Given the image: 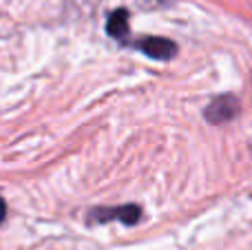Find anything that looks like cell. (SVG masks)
I'll return each mask as SVG.
<instances>
[{
    "mask_svg": "<svg viewBox=\"0 0 252 250\" xmlns=\"http://www.w3.org/2000/svg\"><path fill=\"white\" fill-rule=\"evenodd\" d=\"M109 33L113 35L115 40H120V42H126V38H128V13H126V9H120V11L111 13Z\"/></svg>",
    "mask_w": 252,
    "mask_h": 250,
    "instance_id": "4",
    "label": "cell"
},
{
    "mask_svg": "<svg viewBox=\"0 0 252 250\" xmlns=\"http://www.w3.org/2000/svg\"><path fill=\"white\" fill-rule=\"evenodd\" d=\"M4 215H7V206H4V202H2V197H0V224H2V219H4Z\"/></svg>",
    "mask_w": 252,
    "mask_h": 250,
    "instance_id": "5",
    "label": "cell"
},
{
    "mask_svg": "<svg viewBox=\"0 0 252 250\" xmlns=\"http://www.w3.org/2000/svg\"><path fill=\"white\" fill-rule=\"evenodd\" d=\"M93 219L97 221H109V219H122L124 224H135L139 219V208L137 206H124V208H111V211H93Z\"/></svg>",
    "mask_w": 252,
    "mask_h": 250,
    "instance_id": "3",
    "label": "cell"
},
{
    "mask_svg": "<svg viewBox=\"0 0 252 250\" xmlns=\"http://www.w3.org/2000/svg\"><path fill=\"white\" fill-rule=\"evenodd\" d=\"M237 113H239V100L235 95H221L208 104L206 120H210L213 124H223L235 118Z\"/></svg>",
    "mask_w": 252,
    "mask_h": 250,
    "instance_id": "1",
    "label": "cell"
},
{
    "mask_svg": "<svg viewBox=\"0 0 252 250\" xmlns=\"http://www.w3.org/2000/svg\"><path fill=\"white\" fill-rule=\"evenodd\" d=\"M135 47H139L148 58H155V60H168L177 51L175 42H170L166 38H144L139 42H135Z\"/></svg>",
    "mask_w": 252,
    "mask_h": 250,
    "instance_id": "2",
    "label": "cell"
}]
</instances>
